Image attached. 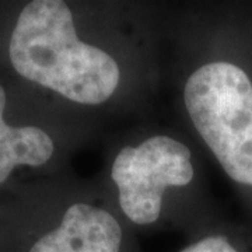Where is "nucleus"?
Returning <instances> with one entry per match:
<instances>
[{"label":"nucleus","instance_id":"obj_1","mask_svg":"<svg viewBox=\"0 0 252 252\" xmlns=\"http://www.w3.org/2000/svg\"><path fill=\"white\" fill-rule=\"evenodd\" d=\"M10 62L24 79L81 105H101L118 90L112 55L83 42L72 10L59 0L30 1L10 36Z\"/></svg>","mask_w":252,"mask_h":252},{"label":"nucleus","instance_id":"obj_2","mask_svg":"<svg viewBox=\"0 0 252 252\" xmlns=\"http://www.w3.org/2000/svg\"><path fill=\"white\" fill-rule=\"evenodd\" d=\"M231 52L200 64L188 77L189 119L224 174L252 195V32Z\"/></svg>","mask_w":252,"mask_h":252},{"label":"nucleus","instance_id":"obj_3","mask_svg":"<svg viewBox=\"0 0 252 252\" xmlns=\"http://www.w3.org/2000/svg\"><path fill=\"white\" fill-rule=\"evenodd\" d=\"M195 170L188 146L171 136H152L136 146H125L114 158L111 178L119 206L133 224L158 220L168 188L187 187Z\"/></svg>","mask_w":252,"mask_h":252},{"label":"nucleus","instance_id":"obj_4","mask_svg":"<svg viewBox=\"0 0 252 252\" xmlns=\"http://www.w3.org/2000/svg\"><path fill=\"white\" fill-rule=\"evenodd\" d=\"M28 252H125V235L108 210L74 203L61 223L41 235Z\"/></svg>","mask_w":252,"mask_h":252},{"label":"nucleus","instance_id":"obj_5","mask_svg":"<svg viewBox=\"0 0 252 252\" xmlns=\"http://www.w3.org/2000/svg\"><path fill=\"white\" fill-rule=\"evenodd\" d=\"M7 95L0 84V185L20 165L41 167L52 158V137L36 126H11L4 121Z\"/></svg>","mask_w":252,"mask_h":252},{"label":"nucleus","instance_id":"obj_6","mask_svg":"<svg viewBox=\"0 0 252 252\" xmlns=\"http://www.w3.org/2000/svg\"><path fill=\"white\" fill-rule=\"evenodd\" d=\"M252 240L230 231H213L189 244L181 252H252Z\"/></svg>","mask_w":252,"mask_h":252}]
</instances>
